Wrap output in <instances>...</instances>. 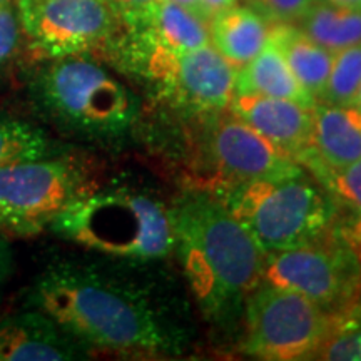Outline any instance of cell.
<instances>
[{
  "instance_id": "obj_1",
  "label": "cell",
  "mask_w": 361,
  "mask_h": 361,
  "mask_svg": "<svg viewBox=\"0 0 361 361\" xmlns=\"http://www.w3.org/2000/svg\"><path fill=\"white\" fill-rule=\"evenodd\" d=\"M24 306L42 311L85 346L178 353L183 343L151 293L97 264L54 261L27 288Z\"/></svg>"
},
{
  "instance_id": "obj_2",
  "label": "cell",
  "mask_w": 361,
  "mask_h": 361,
  "mask_svg": "<svg viewBox=\"0 0 361 361\" xmlns=\"http://www.w3.org/2000/svg\"><path fill=\"white\" fill-rule=\"evenodd\" d=\"M169 211L176 250L201 310L218 324L236 323L263 283L264 251L211 194H184Z\"/></svg>"
},
{
  "instance_id": "obj_3",
  "label": "cell",
  "mask_w": 361,
  "mask_h": 361,
  "mask_svg": "<svg viewBox=\"0 0 361 361\" xmlns=\"http://www.w3.org/2000/svg\"><path fill=\"white\" fill-rule=\"evenodd\" d=\"M29 102L57 133L106 147L123 144L141 117L139 97L87 54L54 59L35 72Z\"/></svg>"
},
{
  "instance_id": "obj_4",
  "label": "cell",
  "mask_w": 361,
  "mask_h": 361,
  "mask_svg": "<svg viewBox=\"0 0 361 361\" xmlns=\"http://www.w3.org/2000/svg\"><path fill=\"white\" fill-rule=\"evenodd\" d=\"M57 238L112 258L147 263L176 250L169 207L137 188L89 189L52 221Z\"/></svg>"
},
{
  "instance_id": "obj_5",
  "label": "cell",
  "mask_w": 361,
  "mask_h": 361,
  "mask_svg": "<svg viewBox=\"0 0 361 361\" xmlns=\"http://www.w3.org/2000/svg\"><path fill=\"white\" fill-rule=\"evenodd\" d=\"M218 200L246 226L264 255L313 243L336 221L335 201L303 174L231 184Z\"/></svg>"
},
{
  "instance_id": "obj_6",
  "label": "cell",
  "mask_w": 361,
  "mask_h": 361,
  "mask_svg": "<svg viewBox=\"0 0 361 361\" xmlns=\"http://www.w3.org/2000/svg\"><path fill=\"white\" fill-rule=\"evenodd\" d=\"M245 316L243 351L268 361L314 358L333 324V313L310 298L264 283L247 298Z\"/></svg>"
},
{
  "instance_id": "obj_7",
  "label": "cell",
  "mask_w": 361,
  "mask_h": 361,
  "mask_svg": "<svg viewBox=\"0 0 361 361\" xmlns=\"http://www.w3.org/2000/svg\"><path fill=\"white\" fill-rule=\"evenodd\" d=\"M263 283L301 293L328 313L361 303V263L333 226L308 245L266 252Z\"/></svg>"
},
{
  "instance_id": "obj_8",
  "label": "cell",
  "mask_w": 361,
  "mask_h": 361,
  "mask_svg": "<svg viewBox=\"0 0 361 361\" xmlns=\"http://www.w3.org/2000/svg\"><path fill=\"white\" fill-rule=\"evenodd\" d=\"M89 191L84 174L66 156L0 168V231L34 236L72 201Z\"/></svg>"
},
{
  "instance_id": "obj_9",
  "label": "cell",
  "mask_w": 361,
  "mask_h": 361,
  "mask_svg": "<svg viewBox=\"0 0 361 361\" xmlns=\"http://www.w3.org/2000/svg\"><path fill=\"white\" fill-rule=\"evenodd\" d=\"M137 74L156 82L164 97L178 106L196 112H214L231 102L238 69L211 42L183 54L151 45L139 62Z\"/></svg>"
},
{
  "instance_id": "obj_10",
  "label": "cell",
  "mask_w": 361,
  "mask_h": 361,
  "mask_svg": "<svg viewBox=\"0 0 361 361\" xmlns=\"http://www.w3.org/2000/svg\"><path fill=\"white\" fill-rule=\"evenodd\" d=\"M17 7L32 47L49 59L87 54L121 24L107 0H17Z\"/></svg>"
},
{
  "instance_id": "obj_11",
  "label": "cell",
  "mask_w": 361,
  "mask_h": 361,
  "mask_svg": "<svg viewBox=\"0 0 361 361\" xmlns=\"http://www.w3.org/2000/svg\"><path fill=\"white\" fill-rule=\"evenodd\" d=\"M207 146L216 168L233 184L303 174L290 152L234 116L214 123Z\"/></svg>"
},
{
  "instance_id": "obj_12",
  "label": "cell",
  "mask_w": 361,
  "mask_h": 361,
  "mask_svg": "<svg viewBox=\"0 0 361 361\" xmlns=\"http://www.w3.org/2000/svg\"><path fill=\"white\" fill-rule=\"evenodd\" d=\"M84 353L85 345L42 311L24 306L0 318V361H66Z\"/></svg>"
},
{
  "instance_id": "obj_13",
  "label": "cell",
  "mask_w": 361,
  "mask_h": 361,
  "mask_svg": "<svg viewBox=\"0 0 361 361\" xmlns=\"http://www.w3.org/2000/svg\"><path fill=\"white\" fill-rule=\"evenodd\" d=\"M229 109L266 137L295 157L310 146L313 109L261 94H234Z\"/></svg>"
},
{
  "instance_id": "obj_14",
  "label": "cell",
  "mask_w": 361,
  "mask_h": 361,
  "mask_svg": "<svg viewBox=\"0 0 361 361\" xmlns=\"http://www.w3.org/2000/svg\"><path fill=\"white\" fill-rule=\"evenodd\" d=\"M308 149L331 169L361 159V111L356 106L316 104Z\"/></svg>"
},
{
  "instance_id": "obj_15",
  "label": "cell",
  "mask_w": 361,
  "mask_h": 361,
  "mask_svg": "<svg viewBox=\"0 0 361 361\" xmlns=\"http://www.w3.org/2000/svg\"><path fill=\"white\" fill-rule=\"evenodd\" d=\"M269 27L263 13L236 4L211 17L209 39L221 56L239 71L264 47Z\"/></svg>"
},
{
  "instance_id": "obj_16",
  "label": "cell",
  "mask_w": 361,
  "mask_h": 361,
  "mask_svg": "<svg viewBox=\"0 0 361 361\" xmlns=\"http://www.w3.org/2000/svg\"><path fill=\"white\" fill-rule=\"evenodd\" d=\"M234 94L288 99L308 109H314L316 106V99L298 82L283 52L269 37L258 56L238 71Z\"/></svg>"
},
{
  "instance_id": "obj_17",
  "label": "cell",
  "mask_w": 361,
  "mask_h": 361,
  "mask_svg": "<svg viewBox=\"0 0 361 361\" xmlns=\"http://www.w3.org/2000/svg\"><path fill=\"white\" fill-rule=\"evenodd\" d=\"M268 37L274 40L283 52L298 82L314 99L322 96L335 61V52L316 44L293 24H271Z\"/></svg>"
},
{
  "instance_id": "obj_18",
  "label": "cell",
  "mask_w": 361,
  "mask_h": 361,
  "mask_svg": "<svg viewBox=\"0 0 361 361\" xmlns=\"http://www.w3.org/2000/svg\"><path fill=\"white\" fill-rule=\"evenodd\" d=\"M151 40L173 54H183L209 44V24L171 0H159L147 19L135 25Z\"/></svg>"
},
{
  "instance_id": "obj_19",
  "label": "cell",
  "mask_w": 361,
  "mask_h": 361,
  "mask_svg": "<svg viewBox=\"0 0 361 361\" xmlns=\"http://www.w3.org/2000/svg\"><path fill=\"white\" fill-rule=\"evenodd\" d=\"M300 29L331 52L361 42V11L318 0L300 22Z\"/></svg>"
},
{
  "instance_id": "obj_20",
  "label": "cell",
  "mask_w": 361,
  "mask_h": 361,
  "mask_svg": "<svg viewBox=\"0 0 361 361\" xmlns=\"http://www.w3.org/2000/svg\"><path fill=\"white\" fill-rule=\"evenodd\" d=\"M61 146L39 124L0 111V168L62 156Z\"/></svg>"
},
{
  "instance_id": "obj_21",
  "label": "cell",
  "mask_w": 361,
  "mask_h": 361,
  "mask_svg": "<svg viewBox=\"0 0 361 361\" xmlns=\"http://www.w3.org/2000/svg\"><path fill=\"white\" fill-rule=\"evenodd\" d=\"M296 161L313 171L336 206L350 213H361V159L340 169H331L316 157L308 147L296 156Z\"/></svg>"
},
{
  "instance_id": "obj_22",
  "label": "cell",
  "mask_w": 361,
  "mask_h": 361,
  "mask_svg": "<svg viewBox=\"0 0 361 361\" xmlns=\"http://www.w3.org/2000/svg\"><path fill=\"white\" fill-rule=\"evenodd\" d=\"M313 360L361 361V303L333 313L331 331Z\"/></svg>"
},
{
  "instance_id": "obj_23",
  "label": "cell",
  "mask_w": 361,
  "mask_h": 361,
  "mask_svg": "<svg viewBox=\"0 0 361 361\" xmlns=\"http://www.w3.org/2000/svg\"><path fill=\"white\" fill-rule=\"evenodd\" d=\"M361 87V42L335 52L331 72L322 99L331 106H355Z\"/></svg>"
},
{
  "instance_id": "obj_24",
  "label": "cell",
  "mask_w": 361,
  "mask_h": 361,
  "mask_svg": "<svg viewBox=\"0 0 361 361\" xmlns=\"http://www.w3.org/2000/svg\"><path fill=\"white\" fill-rule=\"evenodd\" d=\"M22 32L24 25L19 7H13V4L0 6V74L12 64L19 52Z\"/></svg>"
},
{
  "instance_id": "obj_25",
  "label": "cell",
  "mask_w": 361,
  "mask_h": 361,
  "mask_svg": "<svg viewBox=\"0 0 361 361\" xmlns=\"http://www.w3.org/2000/svg\"><path fill=\"white\" fill-rule=\"evenodd\" d=\"M271 24H298L318 0H252Z\"/></svg>"
},
{
  "instance_id": "obj_26",
  "label": "cell",
  "mask_w": 361,
  "mask_h": 361,
  "mask_svg": "<svg viewBox=\"0 0 361 361\" xmlns=\"http://www.w3.org/2000/svg\"><path fill=\"white\" fill-rule=\"evenodd\" d=\"M124 25L141 24L159 0H107Z\"/></svg>"
},
{
  "instance_id": "obj_27",
  "label": "cell",
  "mask_w": 361,
  "mask_h": 361,
  "mask_svg": "<svg viewBox=\"0 0 361 361\" xmlns=\"http://www.w3.org/2000/svg\"><path fill=\"white\" fill-rule=\"evenodd\" d=\"M333 231L355 252L361 263V213H350L340 223L333 224Z\"/></svg>"
},
{
  "instance_id": "obj_28",
  "label": "cell",
  "mask_w": 361,
  "mask_h": 361,
  "mask_svg": "<svg viewBox=\"0 0 361 361\" xmlns=\"http://www.w3.org/2000/svg\"><path fill=\"white\" fill-rule=\"evenodd\" d=\"M13 274V251L7 238L0 234V298L6 291L8 281Z\"/></svg>"
},
{
  "instance_id": "obj_29",
  "label": "cell",
  "mask_w": 361,
  "mask_h": 361,
  "mask_svg": "<svg viewBox=\"0 0 361 361\" xmlns=\"http://www.w3.org/2000/svg\"><path fill=\"white\" fill-rule=\"evenodd\" d=\"M171 2L178 4V6H180V7H184L186 11L192 12L194 16L200 17L201 20H204V22H207V24H209L211 16H209V12H207V8H206L202 0H171Z\"/></svg>"
},
{
  "instance_id": "obj_30",
  "label": "cell",
  "mask_w": 361,
  "mask_h": 361,
  "mask_svg": "<svg viewBox=\"0 0 361 361\" xmlns=\"http://www.w3.org/2000/svg\"><path fill=\"white\" fill-rule=\"evenodd\" d=\"M202 2H204V6L207 8V12H209V16L213 17L216 12L224 11V8L236 6L238 0H202Z\"/></svg>"
},
{
  "instance_id": "obj_31",
  "label": "cell",
  "mask_w": 361,
  "mask_h": 361,
  "mask_svg": "<svg viewBox=\"0 0 361 361\" xmlns=\"http://www.w3.org/2000/svg\"><path fill=\"white\" fill-rule=\"evenodd\" d=\"M326 2L333 4V6H340L346 8H355V11H361V0H326Z\"/></svg>"
},
{
  "instance_id": "obj_32",
  "label": "cell",
  "mask_w": 361,
  "mask_h": 361,
  "mask_svg": "<svg viewBox=\"0 0 361 361\" xmlns=\"http://www.w3.org/2000/svg\"><path fill=\"white\" fill-rule=\"evenodd\" d=\"M355 106L358 107V109L361 111V87H360V92H358V97H356V102H355Z\"/></svg>"
},
{
  "instance_id": "obj_33",
  "label": "cell",
  "mask_w": 361,
  "mask_h": 361,
  "mask_svg": "<svg viewBox=\"0 0 361 361\" xmlns=\"http://www.w3.org/2000/svg\"><path fill=\"white\" fill-rule=\"evenodd\" d=\"M6 4H13V0H0V6H6Z\"/></svg>"
}]
</instances>
